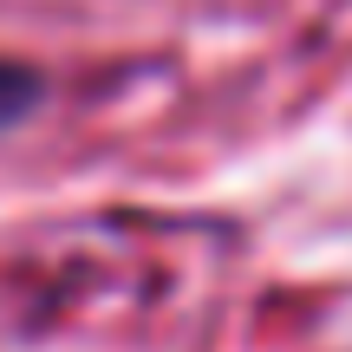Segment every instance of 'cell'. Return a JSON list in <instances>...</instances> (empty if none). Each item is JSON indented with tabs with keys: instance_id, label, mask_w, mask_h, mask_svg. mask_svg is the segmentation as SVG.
<instances>
[{
	"instance_id": "1",
	"label": "cell",
	"mask_w": 352,
	"mask_h": 352,
	"mask_svg": "<svg viewBox=\"0 0 352 352\" xmlns=\"http://www.w3.org/2000/svg\"><path fill=\"white\" fill-rule=\"evenodd\" d=\"M33 98H39V78L26 72V65H7V59H0V124H13Z\"/></svg>"
}]
</instances>
